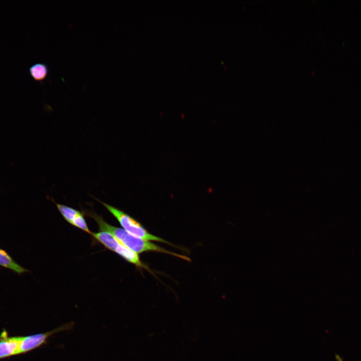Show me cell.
<instances>
[{
  "instance_id": "obj_1",
  "label": "cell",
  "mask_w": 361,
  "mask_h": 361,
  "mask_svg": "<svg viewBox=\"0 0 361 361\" xmlns=\"http://www.w3.org/2000/svg\"><path fill=\"white\" fill-rule=\"evenodd\" d=\"M90 215L96 222L101 231L111 234L120 242L136 254L147 251H155L173 255L187 260H189L187 257L169 251L147 240L135 237L120 228L111 226L106 222L101 217L95 213H91Z\"/></svg>"
},
{
  "instance_id": "obj_2",
  "label": "cell",
  "mask_w": 361,
  "mask_h": 361,
  "mask_svg": "<svg viewBox=\"0 0 361 361\" xmlns=\"http://www.w3.org/2000/svg\"><path fill=\"white\" fill-rule=\"evenodd\" d=\"M100 202L106 209L117 220L125 231L130 234L146 240H152L168 244L163 239L149 232L137 221L124 212L95 199Z\"/></svg>"
},
{
  "instance_id": "obj_3",
  "label": "cell",
  "mask_w": 361,
  "mask_h": 361,
  "mask_svg": "<svg viewBox=\"0 0 361 361\" xmlns=\"http://www.w3.org/2000/svg\"><path fill=\"white\" fill-rule=\"evenodd\" d=\"M91 235L106 248L115 252L137 267L145 268V265L140 260L138 255L125 246L111 234L101 231L98 233L92 232Z\"/></svg>"
},
{
  "instance_id": "obj_4",
  "label": "cell",
  "mask_w": 361,
  "mask_h": 361,
  "mask_svg": "<svg viewBox=\"0 0 361 361\" xmlns=\"http://www.w3.org/2000/svg\"><path fill=\"white\" fill-rule=\"evenodd\" d=\"M74 326V323L70 322L49 331L21 336L19 354L26 353L45 344L49 338L56 333L71 330Z\"/></svg>"
},
{
  "instance_id": "obj_5",
  "label": "cell",
  "mask_w": 361,
  "mask_h": 361,
  "mask_svg": "<svg viewBox=\"0 0 361 361\" xmlns=\"http://www.w3.org/2000/svg\"><path fill=\"white\" fill-rule=\"evenodd\" d=\"M21 336H9L4 330L0 336V359L19 354Z\"/></svg>"
},
{
  "instance_id": "obj_6",
  "label": "cell",
  "mask_w": 361,
  "mask_h": 361,
  "mask_svg": "<svg viewBox=\"0 0 361 361\" xmlns=\"http://www.w3.org/2000/svg\"><path fill=\"white\" fill-rule=\"evenodd\" d=\"M0 266L18 275L29 272L28 269L18 264L7 251L1 248Z\"/></svg>"
},
{
  "instance_id": "obj_7",
  "label": "cell",
  "mask_w": 361,
  "mask_h": 361,
  "mask_svg": "<svg viewBox=\"0 0 361 361\" xmlns=\"http://www.w3.org/2000/svg\"><path fill=\"white\" fill-rule=\"evenodd\" d=\"M49 72L48 66L43 63H37L29 68V73L35 80L41 81L47 76Z\"/></svg>"
},
{
  "instance_id": "obj_8",
  "label": "cell",
  "mask_w": 361,
  "mask_h": 361,
  "mask_svg": "<svg viewBox=\"0 0 361 361\" xmlns=\"http://www.w3.org/2000/svg\"><path fill=\"white\" fill-rule=\"evenodd\" d=\"M56 206L64 219L71 224L80 211L67 206L56 203Z\"/></svg>"
},
{
  "instance_id": "obj_9",
  "label": "cell",
  "mask_w": 361,
  "mask_h": 361,
  "mask_svg": "<svg viewBox=\"0 0 361 361\" xmlns=\"http://www.w3.org/2000/svg\"><path fill=\"white\" fill-rule=\"evenodd\" d=\"M71 224L90 235L92 233L89 229L83 213L80 212Z\"/></svg>"
},
{
  "instance_id": "obj_10",
  "label": "cell",
  "mask_w": 361,
  "mask_h": 361,
  "mask_svg": "<svg viewBox=\"0 0 361 361\" xmlns=\"http://www.w3.org/2000/svg\"><path fill=\"white\" fill-rule=\"evenodd\" d=\"M335 358L336 361H344L340 356L337 354H335Z\"/></svg>"
}]
</instances>
